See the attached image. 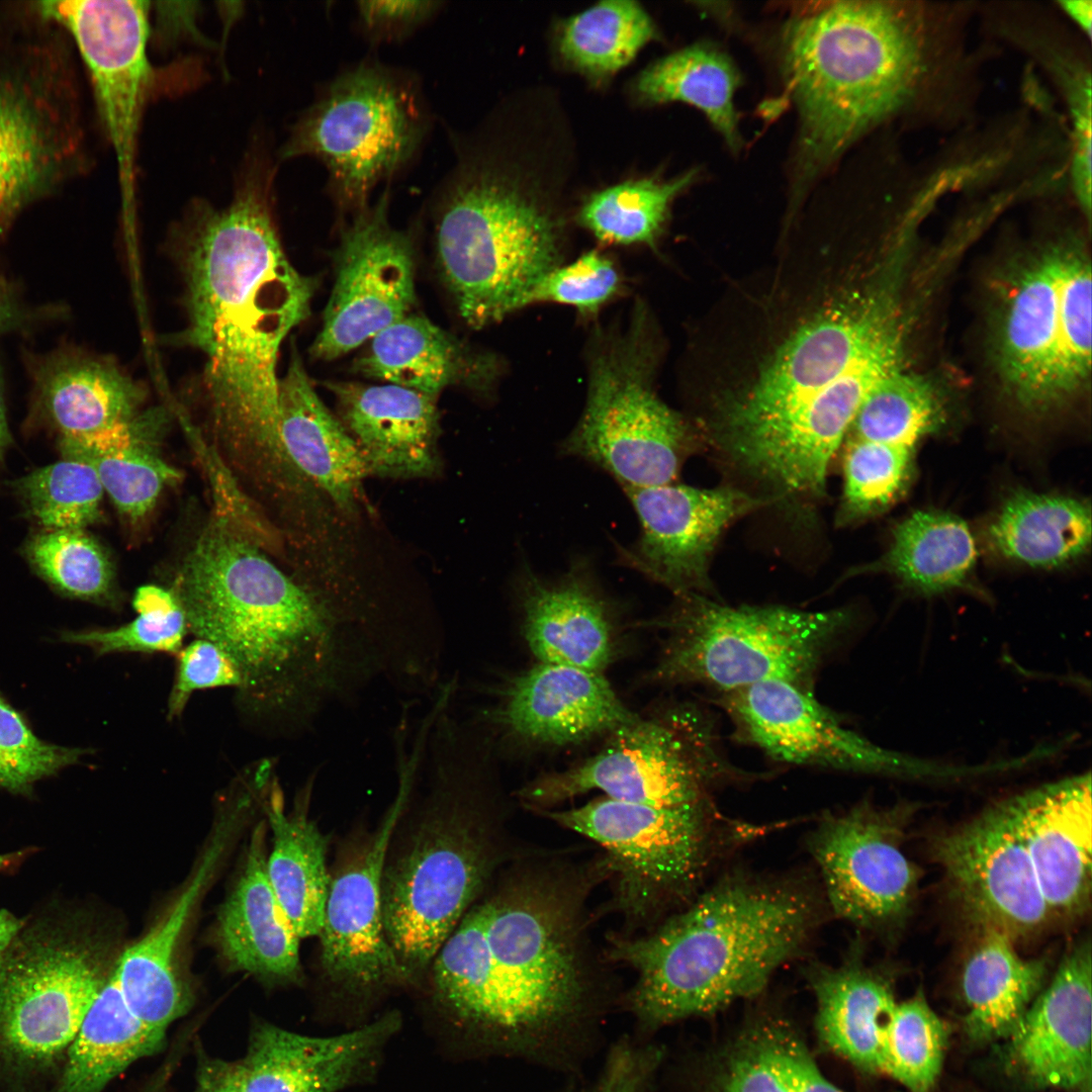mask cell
<instances>
[{
	"label": "cell",
	"mask_w": 1092,
	"mask_h": 1092,
	"mask_svg": "<svg viewBox=\"0 0 1092 1092\" xmlns=\"http://www.w3.org/2000/svg\"><path fill=\"white\" fill-rule=\"evenodd\" d=\"M821 914L801 882L733 874L646 936L615 939L611 957L637 975L630 1003L639 1022L659 1027L759 994Z\"/></svg>",
	"instance_id": "3957f363"
},
{
	"label": "cell",
	"mask_w": 1092,
	"mask_h": 1092,
	"mask_svg": "<svg viewBox=\"0 0 1092 1092\" xmlns=\"http://www.w3.org/2000/svg\"><path fill=\"white\" fill-rule=\"evenodd\" d=\"M619 288L620 276L613 261L599 251H589L542 277L527 294L524 307L555 302L590 314L612 299Z\"/></svg>",
	"instance_id": "f5cc1de1"
},
{
	"label": "cell",
	"mask_w": 1092,
	"mask_h": 1092,
	"mask_svg": "<svg viewBox=\"0 0 1092 1092\" xmlns=\"http://www.w3.org/2000/svg\"><path fill=\"white\" fill-rule=\"evenodd\" d=\"M1065 12L1078 24L1084 32L1091 35L1092 3L1091 1H1062L1060 2Z\"/></svg>",
	"instance_id": "e7e4bbea"
},
{
	"label": "cell",
	"mask_w": 1092,
	"mask_h": 1092,
	"mask_svg": "<svg viewBox=\"0 0 1092 1092\" xmlns=\"http://www.w3.org/2000/svg\"><path fill=\"white\" fill-rule=\"evenodd\" d=\"M659 1059L656 1049L618 1043L598 1082L585 1092H649Z\"/></svg>",
	"instance_id": "91938a15"
},
{
	"label": "cell",
	"mask_w": 1092,
	"mask_h": 1092,
	"mask_svg": "<svg viewBox=\"0 0 1092 1092\" xmlns=\"http://www.w3.org/2000/svg\"><path fill=\"white\" fill-rule=\"evenodd\" d=\"M934 855L954 897L981 930H999L1014 939L1050 917L1008 799L938 837Z\"/></svg>",
	"instance_id": "603a6c76"
},
{
	"label": "cell",
	"mask_w": 1092,
	"mask_h": 1092,
	"mask_svg": "<svg viewBox=\"0 0 1092 1092\" xmlns=\"http://www.w3.org/2000/svg\"><path fill=\"white\" fill-rule=\"evenodd\" d=\"M756 1032L792 1092H843L823 1077L804 1043L791 1029L768 1024Z\"/></svg>",
	"instance_id": "9f6ffc18"
},
{
	"label": "cell",
	"mask_w": 1092,
	"mask_h": 1092,
	"mask_svg": "<svg viewBox=\"0 0 1092 1092\" xmlns=\"http://www.w3.org/2000/svg\"><path fill=\"white\" fill-rule=\"evenodd\" d=\"M196 1069L193 1092H245L239 1060H223L204 1051L195 1041Z\"/></svg>",
	"instance_id": "6125c7cd"
},
{
	"label": "cell",
	"mask_w": 1092,
	"mask_h": 1092,
	"mask_svg": "<svg viewBox=\"0 0 1092 1092\" xmlns=\"http://www.w3.org/2000/svg\"><path fill=\"white\" fill-rule=\"evenodd\" d=\"M517 593L522 631L539 662L598 672L611 662L613 608L585 560H574L551 579L524 566Z\"/></svg>",
	"instance_id": "f1b7e54d"
},
{
	"label": "cell",
	"mask_w": 1092,
	"mask_h": 1092,
	"mask_svg": "<svg viewBox=\"0 0 1092 1092\" xmlns=\"http://www.w3.org/2000/svg\"><path fill=\"white\" fill-rule=\"evenodd\" d=\"M624 491L640 531L631 545L618 550V560L675 596L710 590V558L723 531L736 519L778 502L733 487L674 483Z\"/></svg>",
	"instance_id": "7402d4cb"
},
{
	"label": "cell",
	"mask_w": 1092,
	"mask_h": 1092,
	"mask_svg": "<svg viewBox=\"0 0 1092 1092\" xmlns=\"http://www.w3.org/2000/svg\"><path fill=\"white\" fill-rule=\"evenodd\" d=\"M112 969L81 913L24 921L0 952V1092H47Z\"/></svg>",
	"instance_id": "ba28073f"
},
{
	"label": "cell",
	"mask_w": 1092,
	"mask_h": 1092,
	"mask_svg": "<svg viewBox=\"0 0 1092 1092\" xmlns=\"http://www.w3.org/2000/svg\"><path fill=\"white\" fill-rule=\"evenodd\" d=\"M899 307L893 289L884 287L800 328L745 396L725 410L719 428L777 418L828 386L901 320Z\"/></svg>",
	"instance_id": "44dd1931"
},
{
	"label": "cell",
	"mask_w": 1092,
	"mask_h": 1092,
	"mask_svg": "<svg viewBox=\"0 0 1092 1092\" xmlns=\"http://www.w3.org/2000/svg\"><path fill=\"white\" fill-rule=\"evenodd\" d=\"M847 445L837 515L841 526L888 510L905 493L914 473V448L861 439H850Z\"/></svg>",
	"instance_id": "bcb514c9"
},
{
	"label": "cell",
	"mask_w": 1092,
	"mask_h": 1092,
	"mask_svg": "<svg viewBox=\"0 0 1092 1092\" xmlns=\"http://www.w3.org/2000/svg\"><path fill=\"white\" fill-rule=\"evenodd\" d=\"M1091 267L1076 245L1059 244L1058 316L1062 381L1069 399L1091 370Z\"/></svg>",
	"instance_id": "f907efd6"
},
{
	"label": "cell",
	"mask_w": 1092,
	"mask_h": 1092,
	"mask_svg": "<svg viewBox=\"0 0 1092 1092\" xmlns=\"http://www.w3.org/2000/svg\"><path fill=\"white\" fill-rule=\"evenodd\" d=\"M87 751L39 739L0 693V788L27 794L34 783L76 763Z\"/></svg>",
	"instance_id": "816d5d0a"
},
{
	"label": "cell",
	"mask_w": 1092,
	"mask_h": 1092,
	"mask_svg": "<svg viewBox=\"0 0 1092 1092\" xmlns=\"http://www.w3.org/2000/svg\"><path fill=\"white\" fill-rule=\"evenodd\" d=\"M3 396V381L0 372V456L2 455L10 441V434L6 420L5 403Z\"/></svg>",
	"instance_id": "003e7915"
},
{
	"label": "cell",
	"mask_w": 1092,
	"mask_h": 1092,
	"mask_svg": "<svg viewBox=\"0 0 1092 1092\" xmlns=\"http://www.w3.org/2000/svg\"><path fill=\"white\" fill-rule=\"evenodd\" d=\"M130 622L113 629L67 632L66 642L91 647L98 655L116 652H167L177 654L188 626L183 609L136 614Z\"/></svg>",
	"instance_id": "db71d44e"
},
{
	"label": "cell",
	"mask_w": 1092,
	"mask_h": 1092,
	"mask_svg": "<svg viewBox=\"0 0 1092 1092\" xmlns=\"http://www.w3.org/2000/svg\"><path fill=\"white\" fill-rule=\"evenodd\" d=\"M718 1092H792L765 1051L757 1032L730 1056Z\"/></svg>",
	"instance_id": "6f0895ef"
},
{
	"label": "cell",
	"mask_w": 1092,
	"mask_h": 1092,
	"mask_svg": "<svg viewBox=\"0 0 1092 1092\" xmlns=\"http://www.w3.org/2000/svg\"><path fill=\"white\" fill-rule=\"evenodd\" d=\"M1074 121L1072 175L1078 202L1091 215V81L1082 76L1071 92Z\"/></svg>",
	"instance_id": "94428289"
},
{
	"label": "cell",
	"mask_w": 1092,
	"mask_h": 1092,
	"mask_svg": "<svg viewBox=\"0 0 1092 1092\" xmlns=\"http://www.w3.org/2000/svg\"><path fill=\"white\" fill-rule=\"evenodd\" d=\"M656 37L652 18L638 2L602 1L561 24L558 53L576 71L606 78L627 66Z\"/></svg>",
	"instance_id": "7bdbcfd3"
},
{
	"label": "cell",
	"mask_w": 1092,
	"mask_h": 1092,
	"mask_svg": "<svg viewBox=\"0 0 1092 1092\" xmlns=\"http://www.w3.org/2000/svg\"><path fill=\"white\" fill-rule=\"evenodd\" d=\"M173 592L188 631L236 664L241 702L253 714H309L341 696L352 667L367 665L331 609L226 519L203 530Z\"/></svg>",
	"instance_id": "7a4b0ae2"
},
{
	"label": "cell",
	"mask_w": 1092,
	"mask_h": 1092,
	"mask_svg": "<svg viewBox=\"0 0 1092 1092\" xmlns=\"http://www.w3.org/2000/svg\"><path fill=\"white\" fill-rule=\"evenodd\" d=\"M177 670L168 700V719L179 717L198 690L235 687L242 678L234 661L216 644L196 638L177 653Z\"/></svg>",
	"instance_id": "11a10c76"
},
{
	"label": "cell",
	"mask_w": 1092,
	"mask_h": 1092,
	"mask_svg": "<svg viewBox=\"0 0 1092 1092\" xmlns=\"http://www.w3.org/2000/svg\"><path fill=\"white\" fill-rule=\"evenodd\" d=\"M909 808L860 803L824 815L809 848L820 870L825 899L838 917L868 928L902 919L913 901L919 872L902 848Z\"/></svg>",
	"instance_id": "ffe728a7"
},
{
	"label": "cell",
	"mask_w": 1092,
	"mask_h": 1092,
	"mask_svg": "<svg viewBox=\"0 0 1092 1092\" xmlns=\"http://www.w3.org/2000/svg\"><path fill=\"white\" fill-rule=\"evenodd\" d=\"M1091 508L1078 497L1030 491L1010 495L987 529L991 549L1032 568L1067 566L1091 545Z\"/></svg>",
	"instance_id": "f35d334b"
},
{
	"label": "cell",
	"mask_w": 1092,
	"mask_h": 1092,
	"mask_svg": "<svg viewBox=\"0 0 1092 1092\" xmlns=\"http://www.w3.org/2000/svg\"><path fill=\"white\" fill-rule=\"evenodd\" d=\"M1059 245L1025 260L998 311L996 363L1019 408L1044 414L1070 400L1062 381L1058 316Z\"/></svg>",
	"instance_id": "d4e9b609"
},
{
	"label": "cell",
	"mask_w": 1092,
	"mask_h": 1092,
	"mask_svg": "<svg viewBox=\"0 0 1092 1092\" xmlns=\"http://www.w3.org/2000/svg\"><path fill=\"white\" fill-rule=\"evenodd\" d=\"M266 859L260 824L243 873L218 911V942L234 969L276 983H296L301 975L299 937L270 885Z\"/></svg>",
	"instance_id": "836d02e7"
},
{
	"label": "cell",
	"mask_w": 1092,
	"mask_h": 1092,
	"mask_svg": "<svg viewBox=\"0 0 1092 1092\" xmlns=\"http://www.w3.org/2000/svg\"><path fill=\"white\" fill-rule=\"evenodd\" d=\"M782 57L799 121L792 186L801 192L903 103L921 65L906 13L873 1L832 2L793 16Z\"/></svg>",
	"instance_id": "8992f818"
},
{
	"label": "cell",
	"mask_w": 1092,
	"mask_h": 1092,
	"mask_svg": "<svg viewBox=\"0 0 1092 1092\" xmlns=\"http://www.w3.org/2000/svg\"><path fill=\"white\" fill-rule=\"evenodd\" d=\"M741 77L731 58L707 42L664 56L642 70L633 92L643 103L681 102L701 110L730 150L742 146L734 95Z\"/></svg>",
	"instance_id": "b9f144b4"
},
{
	"label": "cell",
	"mask_w": 1092,
	"mask_h": 1092,
	"mask_svg": "<svg viewBox=\"0 0 1092 1092\" xmlns=\"http://www.w3.org/2000/svg\"><path fill=\"white\" fill-rule=\"evenodd\" d=\"M28 10L24 21L0 24V235L87 164L66 33Z\"/></svg>",
	"instance_id": "30bf717a"
},
{
	"label": "cell",
	"mask_w": 1092,
	"mask_h": 1092,
	"mask_svg": "<svg viewBox=\"0 0 1092 1092\" xmlns=\"http://www.w3.org/2000/svg\"><path fill=\"white\" fill-rule=\"evenodd\" d=\"M273 846L266 872L275 896L299 938L320 935L331 878L328 841L305 810L287 814L277 784L265 804Z\"/></svg>",
	"instance_id": "ab89813d"
},
{
	"label": "cell",
	"mask_w": 1092,
	"mask_h": 1092,
	"mask_svg": "<svg viewBox=\"0 0 1092 1092\" xmlns=\"http://www.w3.org/2000/svg\"><path fill=\"white\" fill-rule=\"evenodd\" d=\"M30 4L66 32L88 69L98 114L116 157L123 202L128 205L141 118L155 76L147 54L148 3L48 0Z\"/></svg>",
	"instance_id": "ac0fdd59"
},
{
	"label": "cell",
	"mask_w": 1092,
	"mask_h": 1092,
	"mask_svg": "<svg viewBox=\"0 0 1092 1092\" xmlns=\"http://www.w3.org/2000/svg\"><path fill=\"white\" fill-rule=\"evenodd\" d=\"M39 402L61 437L93 434L145 413L147 387L110 358L50 356L35 370Z\"/></svg>",
	"instance_id": "e575fe53"
},
{
	"label": "cell",
	"mask_w": 1092,
	"mask_h": 1092,
	"mask_svg": "<svg viewBox=\"0 0 1092 1092\" xmlns=\"http://www.w3.org/2000/svg\"><path fill=\"white\" fill-rule=\"evenodd\" d=\"M401 1027L398 1012L332 1035L294 1032L267 1021L251 1027L239 1060L245 1092H342L370 1081Z\"/></svg>",
	"instance_id": "cb8c5ba5"
},
{
	"label": "cell",
	"mask_w": 1092,
	"mask_h": 1092,
	"mask_svg": "<svg viewBox=\"0 0 1092 1092\" xmlns=\"http://www.w3.org/2000/svg\"><path fill=\"white\" fill-rule=\"evenodd\" d=\"M946 417L944 398L933 382L901 367L872 388L848 433L851 439L916 449L922 439L942 429Z\"/></svg>",
	"instance_id": "ee69618b"
},
{
	"label": "cell",
	"mask_w": 1092,
	"mask_h": 1092,
	"mask_svg": "<svg viewBox=\"0 0 1092 1092\" xmlns=\"http://www.w3.org/2000/svg\"><path fill=\"white\" fill-rule=\"evenodd\" d=\"M1091 948L1082 939L1064 956L1008 1037L1013 1065L1036 1086L1090 1092Z\"/></svg>",
	"instance_id": "4316f807"
},
{
	"label": "cell",
	"mask_w": 1092,
	"mask_h": 1092,
	"mask_svg": "<svg viewBox=\"0 0 1092 1092\" xmlns=\"http://www.w3.org/2000/svg\"><path fill=\"white\" fill-rule=\"evenodd\" d=\"M1008 801L1050 913L1085 911L1092 885L1090 774L1045 784Z\"/></svg>",
	"instance_id": "83f0119b"
},
{
	"label": "cell",
	"mask_w": 1092,
	"mask_h": 1092,
	"mask_svg": "<svg viewBox=\"0 0 1092 1092\" xmlns=\"http://www.w3.org/2000/svg\"><path fill=\"white\" fill-rule=\"evenodd\" d=\"M367 343L353 362L356 373L435 396L451 386L487 392L502 372L496 356L421 314H406Z\"/></svg>",
	"instance_id": "4dcf8cb0"
},
{
	"label": "cell",
	"mask_w": 1092,
	"mask_h": 1092,
	"mask_svg": "<svg viewBox=\"0 0 1092 1092\" xmlns=\"http://www.w3.org/2000/svg\"><path fill=\"white\" fill-rule=\"evenodd\" d=\"M676 597L667 613L642 623L666 634L651 679L722 694L766 680L811 690L818 667L852 622L841 608L733 607L696 593Z\"/></svg>",
	"instance_id": "9c48e42d"
},
{
	"label": "cell",
	"mask_w": 1092,
	"mask_h": 1092,
	"mask_svg": "<svg viewBox=\"0 0 1092 1092\" xmlns=\"http://www.w3.org/2000/svg\"><path fill=\"white\" fill-rule=\"evenodd\" d=\"M522 873L464 916L467 960L453 1033L502 1052L546 1042L582 1011V883Z\"/></svg>",
	"instance_id": "277c9868"
},
{
	"label": "cell",
	"mask_w": 1092,
	"mask_h": 1092,
	"mask_svg": "<svg viewBox=\"0 0 1092 1092\" xmlns=\"http://www.w3.org/2000/svg\"><path fill=\"white\" fill-rule=\"evenodd\" d=\"M371 475L430 477L440 468L437 396L395 384L326 381Z\"/></svg>",
	"instance_id": "f546056e"
},
{
	"label": "cell",
	"mask_w": 1092,
	"mask_h": 1092,
	"mask_svg": "<svg viewBox=\"0 0 1092 1092\" xmlns=\"http://www.w3.org/2000/svg\"><path fill=\"white\" fill-rule=\"evenodd\" d=\"M976 560L974 537L961 518L924 510L896 525L888 550L862 572H887L906 588L932 596L965 586Z\"/></svg>",
	"instance_id": "60d3db41"
},
{
	"label": "cell",
	"mask_w": 1092,
	"mask_h": 1092,
	"mask_svg": "<svg viewBox=\"0 0 1092 1092\" xmlns=\"http://www.w3.org/2000/svg\"><path fill=\"white\" fill-rule=\"evenodd\" d=\"M737 736L771 758L848 772L913 779H959L960 766L886 749L847 729L811 690L766 680L722 694Z\"/></svg>",
	"instance_id": "e0dca14e"
},
{
	"label": "cell",
	"mask_w": 1092,
	"mask_h": 1092,
	"mask_svg": "<svg viewBox=\"0 0 1092 1092\" xmlns=\"http://www.w3.org/2000/svg\"><path fill=\"white\" fill-rule=\"evenodd\" d=\"M166 422L164 408L150 406L138 418L99 432L61 437L60 450L64 458L89 464L118 511L139 520L154 508L165 486L180 478L153 446Z\"/></svg>",
	"instance_id": "d590c367"
},
{
	"label": "cell",
	"mask_w": 1092,
	"mask_h": 1092,
	"mask_svg": "<svg viewBox=\"0 0 1092 1092\" xmlns=\"http://www.w3.org/2000/svg\"><path fill=\"white\" fill-rule=\"evenodd\" d=\"M647 308L623 328L598 331L587 356L582 414L560 452L587 461L627 488L673 483L694 447L689 425L654 388L656 347Z\"/></svg>",
	"instance_id": "8fae6325"
},
{
	"label": "cell",
	"mask_w": 1092,
	"mask_h": 1092,
	"mask_svg": "<svg viewBox=\"0 0 1092 1092\" xmlns=\"http://www.w3.org/2000/svg\"><path fill=\"white\" fill-rule=\"evenodd\" d=\"M542 813L606 849L617 873L619 906L638 919L689 895L724 836L712 801L653 806L605 797Z\"/></svg>",
	"instance_id": "5bb4252c"
},
{
	"label": "cell",
	"mask_w": 1092,
	"mask_h": 1092,
	"mask_svg": "<svg viewBox=\"0 0 1092 1092\" xmlns=\"http://www.w3.org/2000/svg\"><path fill=\"white\" fill-rule=\"evenodd\" d=\"M26 554L41 576L64 594L95 602L112 600L110 561L83 530H49L36 535Z\"/></svg>",
	"instance_id": "681fc988"
},
{
	"label": "cell",
	"mask_w": 1092,
	"mask_h": 1092,
	"mask_svg": "<svg viewBox=\"0 0 1092 1092\" xmlns=\"http://www.w3.org/2000/svg\"><path fill=\"white\" fill-rule=\"evenodd\" d=\"M1013 941L1002 931L983 929L965 962V1024L976 1041L1008 1038L1042 988L1046 961L1020 957Z\"/></svg>",
	"instance_id": "74e56055"
},
{
	"label": "cell",
	"mask_w": 1092,
	"mask_h": 1092,
	"mask_svg": "<svg viewBox=\"0 0 1092 1092\" xmlns=\"http://www.w3.org/2000/svg\"><path fill=\"white\" fill-rule=\"evenodd\" d=\"M894 370L885 352L863 355L850 369L793 410L770 420L717 429L724 452L777 490V497L819 498L830 461L863 399Z\"/></svg>",
	"instance_id": "9a60e30c"
},
{
	"label": "cell",
	"mask_w": 1092,
	"mask_h": 1092,
	"mask_svg": "<svg viewBox=\"0 0 1092 1092\" xmlns=\"http://www.w3.org/2000/svg\"><path fill=\"white\" fill-rule=\"evenodd\" d=\"M809 978L823 1042L866 1071L883 1072L886 1031L898 1003L889 984L857 961L816 966Z\"/></svg>",
	"instance_id": "8d00e7d4"
},
{
	"label": "cell",
	"mask_w": 1092,
	"mask_h": 1092,
	"mask_svg": "<svg viewBox=\"0 0 1092 1092\" xmlns=\"http://www.w3.org/2000/svg\"><path fill=\"white\" fill-rule=\"evenodd\" d=\"M26 315L20 304L6 291L0 290V334L17 328Z\"/></svg>",
	"instance_id": "be15d7a7"
},
{
	"label": "cell",
	"mask_w": 1092,
	"mask_h": 1092,
	"mask_svg": "<svg viewBox=\"0 0 1092 1092\" xmlns=\"http://www.w3.org/2000/svg\"><path fill=\"white\" fill-rule=\"evenodd\" d=\"M270 170H250L226 206L195 204L178 226L187 314L178 340L203 356L197 384L217 430L286 461L279 350L308 316L317 281L298 272L284 252Z\"/></svg>",
	"instance_id": "6da1fadb"
},
{
	"label": "cell",
	"mask_w": 1092,
	"mask_h": 1092,
	"mask_svg": "<svg viewBox=\"0 0 1092 1092\" xmlns=\"http://www.w3.org/2000/svg\"><path fill=\"white\" fill-rule=\"evenodd\" d=\"M691 170L669 180H628L590 194L578 220L598 240L617 245H653L673 200L697 178Z\"/></svg>",
	"instance_id": "f6af8a7d"
},
{
	"label": "cell",
	"mask_w": 1092,
	"mask_h": 1092,
	"mask_svg": "<svg viewBox=\"0 0 1092 1092\" xmlns=\"http://www.w3.org/2000/svg\"><path fill=\"white\" fill-rule=\"evenodd\" d=\"M583 762L540 777L519 796L532 809L599 790L606 797L653 806L712 801L711 790L737 777L720 752L712 720L697 706H664L609 734Z\"/></svg>",
	"instance_id": "4fadbf2b"
},
{
	"label": "cell",
	"mask_w": 1092,
	"mask_h": 1092,
	"mask_svg": "<svg viewBox=\"0 0 1092 1092\" xmlns=\"http://www.w3.org/2000/svg\"><path fill=\"white\" fill-rule=\"evenodd\" d=\"M435 770L422 809L397 844L390 840L381 879L386 938L408 985L428 971L499 857L493 826L453 760Z\"/></svg>",
	"instance_id": "52a82bcc"
},
{
	"label": "cell",
	"mask_w": 1092,
	"mask_h": 1092,
	"mask_svg": "<svg viewBox=\"0 0 1092 1092\" xmlns=\"http://www.w3.org/2000/svg\"><path fill=\"white\" fill-rule=\"evenodd\" d=\"M230 819L220 824L203 860L169 912L117 960L113 974L131 1012L148 1027L166 1033L192 1004L180 976L176 951L187 919L220 857L230 833Z\"/></svg>",
	"instance_id": "d6a6232c"
},
{
	"label": "cell",
	"mask_w": 1092,
	"mask_h": 1092,
	"mask_svg": "<svg viewBox=\"0 0 1092 1092\" xmlns=\"http://www.w3.org/2000/svg\"><path fill=\"white\" fill-rule=\"evenodd\" d=\"M489 712L514 739L539 745L577 743L634 721L602 672L539 662L506 680Z\"/></svg>",
	"instance_id": "484cf974"
},
{
	"label": "cell",
	"mask_w": 1092,
	"mask_h": 1092,
	"mask_svg": "<svg viewBox=\"0 0 1092 1092\" xmlns=\"http://www.w3.org/2000/svg\"><path fill=\"white\" fill-rule=\"evenodd\" d=\"M389 191L352 215L336 250L335 281L312 358L331 361L411 313L416 301L412 237L388 217Z\"/></svg>",
	"instance_id": "d6986e66"
},
{
	"label": "cell",
	"mask_w": 1092,
	"mask_h": 1092,
	"mask_svg": "<svg viewBox=\"0 0 1092 1092\" xmlns=\"http://www.w3.org/2000/svg\"><path fill=\"white\" fill-rule=\"evenodd\" d=\"M31 516L49 530H82L100 515L103 487L87 463L64 458L16 482Z\"/></svg>",
	"instance_id": "c3c4849f"
},
{
	"label": "cell",
	"mask_w": 1092,
	"mask_h": 1092,
	"mask_svg": "<svg viewBox=\"0 0 1092 1092\" xmlns=\"http://www.w3.org/2000/svg\"><path fill=\"white\" fill-rule=\"evenodd\" d=\"M279 434L287 461L340 510L354 513L370 470L352 436L318 396L294 345L279 382Z\"/></svg>",
	"instance_id": "1f68e13d"
},
{
	"label": "cell",
	"mask_w": 1092,
	"mask_h": 1092,
	"mask_svg": "<svg viewBox=\"0 0 1092 1092\" xmlns=\"http://www.w3.org/2000/svg\"><path fill=\"white\" fill-rule=\"evenodd\" d=\"M947 1032L922 994L897 1003L886 1031L883 1072L910 1092H930L941 1072Z\"/></svg>",
	"instance_id": "7dc6e473"
},
{
	"label": "cell",
	"mask_w": 1092,
	"mask_h": 1092,
	"mask_svg": "<svg viewBox=\"0 0 1092 1092\" xmlns=\"http://www.w3.org/2000/svg\"><path fill=\"white\" fill-rule=\"evenodd\" d=\"M436 199L437 263L461 318L474 329L524 307L560 265L561 186L541 158L486 134L457 144Z\"/></svg>",
	"instance_id": "5b68a950"
},
{
	"label": "cell",
	"mask_w": 1092,
	"mask_h": 1092,
	"mask_svg": "<svg viewBox=\"0 0 1092 1092\" xmlns=\"http://www.w3.org/2000/svg\"><path fill=\"white\" fill-rule=\"evenodd\" d=\"M430 124L412 74L364 61L327 84L293 125L280 156L321 161L334 202L354 215L369 205L378 183L413 161Z\"/></svg>",
	"instance_id": "7c38bea8"
},
{
	"label": "cell",
	"mask_w": 1092,
	"mask_h": 1092,
	"mask_svg": "<svg viewBox=\"0 0 1092 1092\" xmlns=\"http://www.w3.org/2000/svg\"><path fill=\"white\" fill-rule=\"evenodd\" d=\"M24 921L6 909H0V952L9 945Z\"/></svg>",
	"instance_id": "03108f58"
},
{
	"label": "cell",
	"mask_w": 1092,
	"mask_h": 1092,
	"mask_svg": "<svg viewBox=\"0 0 1092 1092\" xmlns=\"http://www.w3.org/2000/svg\"><path fill=\"white\" fill-rule=\"evenodd\" d=\"M417 769L402 764L399 786L377 828L348 851L331 879L321 937L324 979L340 997L372 1000L407 981L386 938L381 879L394 829L407 808Z\"/></svg>",
	"instance_id": "2e32d148"
},
{
	"label": "cell",
	"mask_w": 1092,
	"mask_h": 1092,
	"mask_svg": "<svg viewBox=\"0 0 1092 1092\" xmlns=\"http://www.w3.org/2000/svg\"><path fill=\"white\" fill-rule=\"evenodd\" d=\"M439 1H358V23L375 41L403 38L426 23L439 10Z\"/></svg>",
	"instance_id": "680465c9"
}]
</instances>
